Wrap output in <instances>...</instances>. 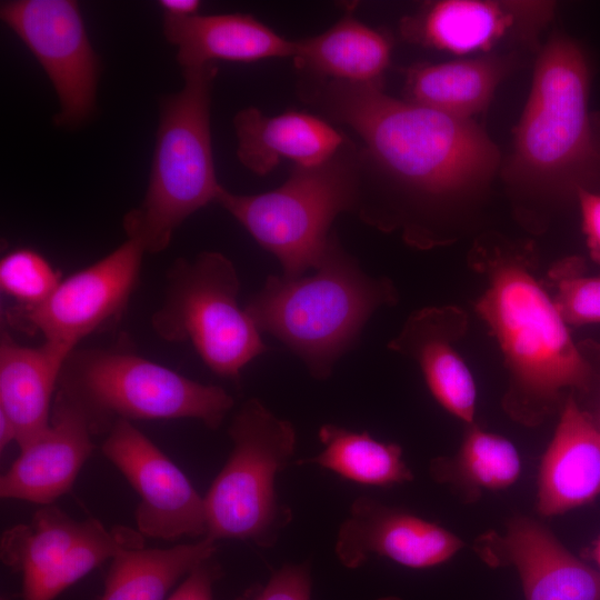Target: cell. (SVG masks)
Here are the masks:
<instances>
[{
    "label": "cell",
    "mask_w": 600,
    "mask_h": 600,
    "mask_svg": "<svg viewBox=\"0 0 600 600\" xmlns=\"http://www.w3.org/2000/svg\"><path fill=\"white\" fill-rule=\"evenodd\" d=\"M299 96L359 140L356 214L382 231L402 229L411 244H434L433 217L500 172L499 148L474 119L394 98L383 83L301 77Z\"/></svg>",
    "instance_id": "6da1fadb"
},
{
    "label": "cell",
    "mask_w": 600,
    "mask_h": 600,
    "mask_svg": "<svg viewBox=\"0 0 600 600\" xmlns=\"http://www.w3.org/2000/svg\"><path fill=\"white\" fill-rule=\"evenodd\" d=\"M532 254L531 244L496 237L479 240L471 252L487 278L477 310L509 370L504 409L526 424L542 421L566 390L589 391L596 378L591 361L533 274Z\"/></svg>",
    "instance_id": "7a4b0ae2"
},
{
    "label": "cell",
    "mask_w": 600,
    "mask_h": 600,
    "mask_svg": "<svg viewBox=\"0 0 600 600\" xmlns=\"http://www.w3.org/2000/svg\"><path fill=\"white\" fill-rule=\"evenodd\" d=\"M592 63L586 48L554 31L536 54L511 151L500 173L517 196L552 203L600 192V112L591 111Z\"/></svg>",
    "instance_id": "3957f363"
},
{
    "label": "cell",
    "mask_w": 600,
    "mask_h": 600,
    "mask_svg": "<svg viewBox=\"0 0 600 600\" xmlns=\"http://www.w3.org/2000/svg\"><path fill=\"white\" fill-rule=\"evenodd\" d=\"M313 270L296 279L268 276L244 310L260 332L276 337L314 379L324 380L358 343L372 313L397 301V292L388 279L363 272L333 230Z\"/></svg>",
    "instance_id": "277c9868"
},
{
    "label": "cell",
    "mask_w": 600,
    "mask_h": 600,
    "mask_svg": "<svg viewBox=\"0 0 600 600\" xmlns=\"http://www.w3.org/2000/svg\"><path fill=\"white\" fill-rule=\"evenodd\" d=\"M216 63L182 69L183 87L160 102V118L146 196L122 220L127 239L144 252L163 251L192 213L217 202L223 187L216 177L211 91Z\"/></svg>",
    "instance_id": "5b68a950"
},
{
    "label": "cell",
    "mask_w": 600,
    "mask_h": 600,
    "mask_svg": "<svg viewBox=\"0 0 600 600\" xmlns=\"http://www.w3.org/2000/svg\"><path fill=\"white\" fill-rule=\"evenodd\" d=\"M56 394L74 407L93 436L120 421L194 419L216 430L232 409L221 387L203 384L139 354L74 349Z\"/></svg>",
    "instance_id": "8992f818"
},
{
    "label": "cell",
    "mask_w": 600,
    "mask_h": 600,
    "mask_svg": "<svg viewBox=\"0 0 600 600\" xmlns=\"http://www.w3.org/2000/svg\"><path fill=\"white\" fill-rule=\"evenodd\" d=\"M359 201L357 142L347 143L313 167L293 166L279 188L259 194L223 189L222 206L282 268L296 279L320 262L336 218L354 213Z\"/></svg>",
    "instance_id": "52a82bcc"
},
{
    "label": "cell",
    "mask_w": 600,
    "mask_h": 600,
    "mask_svg": "<svg viewBox=\"0 0 600 600\" xmlns=\"http://www.w3.org/2000/svg\"><path fill=\"white\" fill-rule=\"evenodd\" d=\"M228 433L232 450L203 497L206 537L270 548L292 517L279 501L276 478L294 453L296 430L250 398L233 416Z\"/></svg>",
    "instance_id": "ba28073f"
},
{
    "label": "cell",
    "mask_w": 600,
    "mask_h": 600,
    "mask_svg": "<svg viewBox=\"0 0 600 600\" xmlns=\"http://www.w3.org/2000/svg\"><path fill=\"white\" fill-rule=\"evenodd\" d=\"M232 261L216 251L177 259L167 273L162 304L151 327L162 340L189 342L216 374L239 380L242 369L268 347L244 308Z\"/></svg>",
    "instance_id": "9c48e42d"
},
{
    "label": "cell",
    "mask_w": 600,
    "mask_h": 600,
    "mask_svg": "<svg viewBox=\"0 0 600 600\" xmlns=\"http://www.w3.org/2000/svg\"><path fill=\"white\" fill-rule=\"evenodd\" d=\"M143 542L124 526L108 529L99 520H76L54 504L3 531L1 562L21 576L22 600H54L121 549Z\"/></svg>",
    "instance_id": "30bf717a"
},
{
    "label": "cell",
    "mask_w": 600,
    "mask_h": 600,
    "mask_svg": "<svg viewBox=\"0 0 600 600\" xmlns=\"http://www.w3.org/2000/svg\"><path fill=\"white\" fill-rule=\"evenodd\" d=\"M548 0H436L421 4L399 23L409 43L458 57L502 53L542 46L541 36L554 18Z\"/></svg>",
    "instance_id": "8fae6325"
},
{
    "label": "cell",
    "mask_w": 600,
    "mask_h": 600,
    "mask_svg": "<svg viewBox=\"0 0 600 600\" xmlns=\"http://www.w3.org/2000/svg\"><path fill=\"white\" fill-rule=\"evenodd\" d=\"M0 17L50 79L59 100L54 123L74 128L84 122L96 109L100 64L79 4L71 0L4 1Z\"/></svg>",
    "instance_id": "7c38bea8"
},
{
    "label": "cell",
    "mask_w": 600,
    "mask_h": 600,
    "mask_svg": "<svg viewBox=\"0 0 600 600\" xmlns=\"http://www.w3.org/2000/svg\"><path fill=\"white\" fill-rule=\"evenodd\" d=\"M142 247L127 239L113 251L60 281L42 303L14 306L6 320L27 333H40L76 349L80 340L120 316L139 279Z\"/></svg>",
    "instance_id": "4fadbf2b"
},
{
    "label": "cell",
    "mask_w": 600,
    "mask_h": 600,
    "mask_svg": "<svg viewBox=\"0 0 600 600\" xmlns=\"http://www.w3.org/2000/svg\"><path fill=\"white\" fill-rule=\"evenodd\" d=\"M101 452L139 496L134 519L143 537H206L203 497L183 471L131 422H117L106 434Z\"/></svg>",
    "instance_id": "5bb4252c"
},
{
    "label": "cell",
    "mask_w": 600,
    "mask_h": 600,
    "mask_svg": "<svg viewBox=\"0 0 600 600\" xmlns=\"http://www.w3.org/2000/svg\"><path fill=\"white\" fill-rule=\"evenodd\" d=\"M474 549L490 566L514 567L526 600H600V571L533 519H511L503 534L488 532Z\"/></svg>",
    "instance_id": "9a60e30c"
},
{
    "label": "cell",
    "mask_w": 600,
    "mask_h": 600,
    "mask_svg": "<svg viewBox=\"0 0 600 600\" xmlns=\"http://www.w3.org/2000/svg\"><path fill=\"white\" fill-rule=\"evenodd\" d=\"M461 547L462 541L439 524L361 496L339 528L334 553L349 569L374 554L423 569L448 561Z\"/></svg>",
    "instance_id": "2e32d148"
},
{
    "label": "cell",
    "mask_w": 600,
    "mask_h": 600,
    "mask_svg": "<svg viewBox=\"0 0 600 600\" xmlns=\"http://www.w3.org/2000/svg\"><path fill=\"white\" fill-rule=\"evenodd\" d=\"M93 433L82 414L56 394L49 427L0 478L2 499L50 506L69 492L91 456Z\"/></svg>",
    "instance_id": "e0dca14e"
},
{
    "label": "cell",
    "mask_w": 600,
    "mask_h": 600,
    "mask_svg": "<svg viewBox=\"0 0 600 600\" xmlns=\"http://www.w3.org/2000/svg\"><path fill=\"white\" fill-rule=\"evenodd\" d=\"M600 496V429L573 393L564 400L538 476V510L562 514Z\"/></svg>",
    "instance_id": "ac0fdd59"
},
{
    "label": "cell",
    "mask_w": 600,
    "mask_h": 600,
    "mask_svg": "<svg viewBox=\"0 0 600 600\" xmlns=\"http://www.w3.org/2000/svg\"><path fill=\"white\" fill-rule=\"evenodd\" d=\"M233 127L238 160L257 176H267L281 160L297 167L318 166L350 139L326 119L298 110L268 117L248 107L237 112Z\"/></svg>",
    "instance_id": "d6986e66"
},
{
    "label": "cell",
    "mask_w": 600,
    "mask_h": 600,
    "mask_svg": "<svg viewBox=\"0 0 600 600\" xmlns=\"http://www.w3.org/2000/svg\"><path fill=\"white\" fill-rule=\"evenodd\" d=\"M74 349L46 341L22 346L7 332L0 340V411L13 423L19 449L49 427L62 368Z\"/></svg>",
    "instance_id": "ffe728a7"
},
{
    "label": "cell",
    "mask_w": 600,
    "mask_h": 600,
    "mask_svg": "<svg viewBox=\"0 0 600 600\" xmlns=\"http://www.w3.org/2000/svg\"><path fill=\"white\" fill-rule=\"evenodd\" d=\"M163 36L177 47L182 69L199 68L216 61L254 62L271 58H292L294 40L250 14L219 13L174 18L163 14Z\"/></svg>",
    "instance_id": "44dd1931"
},
{
    "label": "cell",
    "mask_w": 600,
    "mask_h": 600,
    "mask_svg": "<svg viewBox=\"0 0 600 600\" xmlns=\"http://www.w3.org/2000/svg\"><path fill=\"white\" fill-rule=\"evenodd\" d=\"M459 336V311L428 308L416 312L389 348L413 358L434 399L458 419L472 423L473 378L452 342Z\"/></svg>",
    "instance_id": "7402d4cb"
},
{
    "label": "cell",
    "mask_w": 600,
    "mask_h": 600,
    "mask_svg": "<svg viewBox=\"0 0 600 600\" xmlns=\"http://www.w3.org/2000/svg\"><path fill=\"white\" fill-rule=\"evenodd\" d=\"M519 52H502L416 63L404 70L402 99L473 120L489 107L498 87L519 67Z\"/></svg>",
    "instance_id": "603a6c76"
},
{
    "label": "cell",
    "mask_w": 600,
    "mask_h": 600,
    "mask_svg": "<svg viewBox=\"0 0 600 600\" xmlns=\"http://www.w3.org/2000/svg\"><path fill=\"white\" fill-rule=\"evenodd\" d=\"M392 39L353 16H344L324 32L294 40L292 61L301 77L352 83H383L391 62Z\"/></svg>",
    "instance_id": "cb8c5ba5"
},
{
    "label": "cell",
    "mask_w": 600,
    "mask_h": 600,
    "mask_svg": "<svg viewBox=\"0 0 600 600\" xmlns=\"http://www.w3.org/2000/svg\"><path fill=\"white\" fill-rule=\"evenodd\" d=\"M217 549L208 537L170 548L128 546L111 559L101 600H167L172 587Z\"/></svg>",
    "instance_id": "d4e9b609"
},
{
    "label": "cell",
    "mask_w": 600,
    "mask_h": 600,
    "mask_svg": "<svg viewBox=\"0 0 600 600\" xmlns=\"http://www.w3.org/2000/svg\"><path fill=\"white\" fill-rule=\"evenodd\" d=\"M318 437L323 446L314 457L298 464H316L340 477L368 486L389 487L413 479L402 459V449L396 443L382 442L368 432L326 423Z\"/></svg>",
    "instance_id": "484cf974"
},
{
    "label": "cell",
    "mask_w": 600,
    "mask_h": 600,
    "mask_svg": "<svg viewBox=\"0 0 600 600\" xmlns=\"http://www.w3.org/2000/svg\"><path fill=\"white\" fill-rule=\"evenodd\" d=\"M521 462L516 447L506 438L471 424L459 453L453 459L440 458L431 463L433 478L458 483L472 490H500L516 482Z\"/></svg>",
    "instance_id": "4316f807"
},
{
    "label": "cell",
    "mask_w": 600,
    "mask_h": 600,
    "mask_svg": "<svg viewBox=\"0 0 600 600\" xmlns=\"http://www.w3.org/2000/svg\"><path fill=\"white\" fill-rule=\"evenodd\" d=\"M61 273L39 252L20 248L0 261V289L18 307L42 303L61 281Z\"/></svg>",
    "instance_id": "83f0119b"
},
{
    "label": "cell",
    "mask_w": 600,
    "mask_h": 600,
    "mask_svg": "<svg viewBox=\"0 0 600 600\" xmlns=\"http://www.w3.org/2000/svg\"><path fill=\"white\" fill-rule=\"evenodd\" d=\"M579 258L559 262L551 277L556 282L553 301L567 324L600 322V277L583 276Z\"/></svg>",
    "instance_id": "f1b7e54d"
},
{
    "label": "cell",
    "mask_w": 600,
    "mask_h": 600,
    "mask_svg": "<svg viewBox=\"0 0 600 600\" xmlns=\"http://www.w3.org/2000/svg\"><path fill=\"white\" fill-rule=\"evenodd\" d=\"M310 570L303 564H284L266 583H253L234 600H310Z\"/></svg>",
    "instance_id": "f546056e"
},
{
    "label": "cell",
    "mask_w": 600,
    "mask_h": 600,
    "mask_svg": "<svg viewBox=\"0 0 600 600\" xmlns=\"http://www.w3.org/2000/svg\"><path fill=\"white\" fill-rule=\"evenodd\" d=\"M222 568L213 558L194 567L167 600H213V587Z\"/></svg>",
    "instance_id": "4dcf8cb0"
},
{
    "label": "cell",
    "mask_w": 600,
    "mask_h": 600,
    "mask_svg": "<svg viewBox=\"0 0 600 600\" xmlns=\"http://www.w3.org/2000/svg\"><path fill=\"white\" fill-rule=\"evenodd\" d=\"M577 202L589 254L600 264V192L581 189L577 193Z\"/></svg>",
    "instance_id": "1f68e13d"
},
{
    "label": "cell",
    "mask_w": 600,
    "mask_h": 600,
    "mask_svg": "<svg viewBox=\"0 0 600 600\" xmlns=\"http://www.w3.org/2000/svg\"><path fill=\"white\" fill-rule=\"evenodd\" d=\"M159 6L166 16L186 18L198 14L201 2L197 0H161Z\"/></svg>",
    "instance_id": "d6a6232c"
},
{
    "label": "cell",
    "mask_w": 600,
    "mask_h": 600,
    "mask_svg": "<svg viewBox=\"0 0 600 600\" xmlns=\"http://www.w3.org/2000/svg\"><path fill=\"white\" fill-rule=\"evenodd\" d=\"M12 441H17V432L9 417L0 411V450L3 451Z\"/></svg>",
    "instance_id": "836d02e7"
},
{
    "label": "cell",
    "mask_w": 600,
    "mask_h": 600,
    "mask_svg": "<svg viewBox=\"0 0 600 600\" xmlns=\"http://www.w3.org/2000/svg\"><path fill=\"white\" fill-rule=\"evenodd\" d=\"M590 554H591V558L596 561L597 566L600 569V537L597 539L593 547L591 548Z\"/></svg>",
    "instance_id": "e575fe53"
},
{
    "label": "cell",
    "mask_w": 600,
    "mask_h": 600,
    "mask_svg": "<svg viewBox=\"0 0 600 600\" xmlns=\"http://www.w3.org/2000/svg\"><path fill=\"white\" fill-rule=\"evenodd\" d=\"M591 416H592L594 422L597 423V426H598L599 429H600V402H599V406H598V408H597L596 413H594V414H591Z\"/></svg>",
    "instance_id": "d590c367"
},
{
    "label": "cell",
    "mask_w": 600,
    "mask_h": 600,
    "mask_svg": "<svg viewBox=\"0 0 600 600\" xmlns=\"http://www.w3.org/2000/svg\"><path fill=\"white\" fill-rule=\"evenodd\" d=\"M378 600H400L396 597H386V598H381V599H378Z\"/></svg>",
    "instance_id": "8d00e7d4"
},
{
    "label": "cell",
    "mask_w": 600,
    "mask_h": 600,
    "mask_svg": "<svg viewBox=\"0 0 600 600\" xmlns=\"http://www.w3.org/2000/svg\"><path fill=\"white\" fill-rule=\"evenodd\" d=\"M1 600H8L7 598L1 597Z\"/></svg>",
    "instance_id": "74e56055"
}]
</instances>
